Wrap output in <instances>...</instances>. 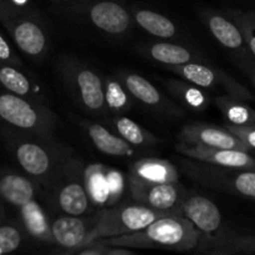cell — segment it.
Returning <instances> with one entry per match:
<instances>
[{
	"instance_id": "obj_15",
	"label": "cell",
	"mask_w": 255,
	"mask_h": 255,
	"mask_svg": "<svg viewBox=\"0 0 255 255\" xmlns=\"http://www.w3.org/2000/svg\"><path fill=\"white\" fill-rule=\"evenodd\" d=\"M179 142L186 144L214 147V148L237 149L251 152V149L233 136L224 127L214 126L206 122H191L182 126L177 134Z\"/></svg>"
},
{
	"instance_id": "obj_30",
	"label": "cell",
	"mask_w": 255,
	"mask_h": 255,
	"mask_svg": "<svg viewBox=\"0 0 255 255\" xmlns=\"http://www.w3.org/2000/svg\"><path fill=\"white\" fill-rule=\"evenodd\" d=\"M216 106L221 110L228 124L255 126V112L246 101H241L228 95L216 97Z\"/></svg>"
},
{
	"instance_id": "obj_2",
	"label": "cell",
	"mask_w": 255,
	"mask_h": 255,
	"mask_svg": "<svg viewBox=\"0 0 255 255\" xmlns=\"http://www.w3.org/2000/svg\"><path fill=\"white\" fill-rule=\"evenodd\" d=\"M199 231L184 217L169 214L151 222L139 231L101 239L105 244L129 249H163L192 252Z\"/></svg>"
},
{
	"instance_id": "obj_8",
	"label": "cell",
	"mask_w": 255,
	"mask_h": 255,
	"mask_svg": "<svg viewBox=\"0 0 255 255\" xmlns=\"http://www.w3.org/2000/svg\"><path fill=\"white\" fill-rule=\"evenodd\" d=\"M84 168L85 164L81 159L74 154L46 187L51 203L66 216L82 217L92 208L85 186Z\"/></svg>"
},
{
	"instance_id": "obj_6",
	"label": "cell",
	"mask_w": 255,
	"mask_h": 255,
	"mask_svg": "<svg viewBox=\"0 0 255 255\" xmlns=\"http://www.w3.org/2000/svg\"><path fill=\"white\" fill-rule=\"evenodd\" d=\"M179 164L188 178L207 188L249 199L255 197L254 171L218 166L188 157L179 159Z\"/></svg>"
},
{
	"instance_id": "obj_35",
	"label": "cell",
	"mask_w": 255,
	"mask_h": 255,
	"mask_svg": "<svg viewBox=\"0 0 255 255\" xmlns=\"http://www.w3.org/2000/svg\"><path fill=\"white\" fill-rule=\"evenodd\" d=\"M224 128L231 132L236 138L243 142L251 151L255 148V126H248V125H233L226 122Z\"/></svg>"
},
{
	"instance_id": "obj_18",
	"label": "cell",
	"mask_w": 255,
	"mask_h": 255,
	"mask_svg": "<svg viewBox=\"0 0 255 255\" xmlns=\"http://www.w3.org/2000/svg\"><path fill=\"white\" fill-rule=\"evenodd\" d=\"M94 224L95 217L87 219L79 216H66V214L57 217L50 222L54 244H57L65 249L64 254H71L72 252L87 243L89 234Z\"/></svg>"
},
{
	"instance_id": "obj_13",
	"label": "cell",
	"mask_w": 255,
	"mask_h": 255,
	"mask_svg": "<svg viewBox=\"0 0 255 255\" xmlns=\"http://www.w3.org/2000/svg\"><path fill=\"white\" fill-rule=\"evenodd\" d=\"M199 17L209 30L212 36L224 49L228 50L232 55H236L237 59L241 60L242 62H246V65H249V67L253 69L254 57L247 49L238 27L223 10L203 7L199 10Z\"/></svg>"
},
{
	"instance_id": "obj_24",
	"label": "cell",
	"mask_w": 255,
	"mask_h": 255,
	"mask_svg": "<svg viewBox=\"0 0 255 255\" xmlns=\"http://www.w3.org/2000/svg\"><path fill=\"white\" fill-rule=\"evenodd\" d=\"M132 20L139 27L159 39H173L178 35V26L166 15L147 7L133 6L129 10Z\"/></svg>"
},
{
	"instance_id": "obj_23",
	"label": "cell",
	"mask_w": 255,
	"mask_h": 255,
	"mask_svg": "<svg viewBox=\"0 0 255 255\" xmlns=\"http://www.w3.org/2000/svg\"><path fill=\"white\" fill-rule=\"evenodd\" d=\"M164 87L182 107L194 112H202L207 110L211 104V96L201 87L184 80H166Z\"/></svg>"
},
{
	"instance_id": "obj_10",
	"label": "cell",
	"mask_w": 255,
	"mask_h": 255,
	"mask_svg": "<svg viewBox=\"0 0 255 255\" xmlns=\"http://www.w3.org/2000/svg\"><path fill=\"white\" fill-rule=\"evenodd\" d=\"M116 77L128 91L133 101L156 116L171 121H177L184 117L186 111L183 107L176 104L171 97L162 94L157 86L142 75L127 70H120L117 71Z\"/></svg>"
},
{
	"instance_id": "obj_9",
	"label": "cell",
	"mask_w": 255,
	"mask_h": 255,
	"mask_svg": "<svg viewBox=\"0 0 255 255\" xmlns=\"http://www.w3.org/2000/svg\"><path fill=\"white\" fill-rule=\"evenodd\" d=\"M0 119L11 128L45 136H54L60 125V119L47 105L29 101L7 91L0 94Z\"/></svg>"
},
{
	"instance_id": "obj_27",
	"label": "cell",
	"mask_w": 255,
	"mask_h": 255,
	"mask_svg": "<svg viewBox=\"0 0 255 255\" xmlns=\"http://www.w3.org/2000/svg\"><path fill=\"white\" fill-rule=\"evenodd\" d=\"M129 174L149 182H177L179 173L176 166L167 159L161 158H141L134 162L129 169Z\"/></svg>"
},
{
	"instance_id": "obj_14",
	"label": "cell",
	"mask_w": 255,
	"mask_h": 255,
	"mask_svg": "<svg viewBox=\"0 0 255 255\" xmlns=\"http://www.w3.org/2000/svg\"><path fill=\"white\" fill-rule=\"evenodd\" d=\"M192 252L206 255H253L255 238L247 232L221 228L213 233L199 232Z\"/></svg>"
},
{
	"instance_id": "obj_36",
	"label": "cell",
	"mask_w": 255,
	"mask_h": 255,
	"mask_svg": "<svg viewBox=\"0 0 255 255\" xmlns=\"http://www.w3.org/2000/svg\"><path fill=\"white\" fill-rule=\"evenodd\" d=\"M54 2H69V1H75V0H51Z\"/></svg>"
},
{
	"instance_id": "obj_21",
	"label": "cell",
	"mask_w": 255,
	"mask_h": 255,
	"mask_svg": "<svg viewBox=\"0 0 255 255\" xmlns=\"http://www.w3.org/2000/svg\"><path fill=\"white\" fill-rule=\"evenodd\" d=\"M81 127L86 132L92 144L102 153L112 157H133L137 154L133 146L97 122L84 120L81 121Z\"/></svg>"
},
{
	"instance_id": "obj_26",
	"label": "cell",
	"mask_w": 255,
	"mask_h": 255,
	"mask_svg": "<svg viewBox=\"0 0 255 255\" xmlns=\"http://www.w3.org/2000/svg\"><path fill=\"white\" fill-rule=\"evenodd\" d=\"M21 214V222L27 236L32 239L44 243H54L50 229V222L46 213L37 203L36 198L31 199L27 203L19 207Z\"/></svg>"
},
{
	"instance_id": "obj_3",
	"label": "cell",
	"mask_w": 255,
	"mask_h": 255,
	"mask_svg": "<svg viewBox=\"0 0 255 255\" xmlns=\"http://www.w3.org/2000/svg\"><path fill=\"white\" fill-rule=\"evenodd\" d=\"M0 20L22 54L36 61L47 57L51 37L45 20L36 10L11 0H0Z\"/></svg>"
},
{
	"instance_id": "obj_20",
	"label": "cell",
	"mask_w": 255,
	"mask_h": 255,
	"mask_svg": "<svg viewBox=\"0 0 255 255\" xmlns=\"http://www.w3.org/2000/svg\"><path fill=\"white\" fill-rule=\"evenodd\" d=\"M139 52L147 59L164 66H178L189 62H207L203 55L183 45L168 41L147 42L139 47Z\"/></svg>"
},
{
	"instance_id": "obj_22",
	"label": "cell",
	"mask_w": 255,
	"mask_h": 255,
	"mask_svg": "<svg viewBox=\"0 0 255 255\" xmlns=\"http://www.w3.org/2000/svg\"><path fill=\"white\" fill-rule=\"evenodd\" d=\"M36 182L16 172H7L0 177V197L15 207H21L36 198Z\"/></svg>"
},
{
	"instance_id": "obj_7",
	"label": "cell",
	"mask_w": 255,
	"mask_h": 255,
	"mask_svg": "<svg viewBox=\"0 0 255 255\" xmlns=\"http://www.w3.org/2000/svg\"><path fill=\"white\" fill-rule=\"evenodd\" d=\"M169 214L174 213L157 211L137 202L121 204V206L115 204V206L101 208L95 216V224L89 234L87 243L97 239L111 238V237L139 231L148 226L151 222L156 221L157 218Z\"/></svg>"
},
{
	"instance_id": "obj_1",
	"label": "cell",
	"mask_w": 255,
	"mask_h": 255,
	"mask_svg": "<svg viewBox=\"0 0 255 255\" xmlns=\"http://www.w3.org/2000/svg\"><path fill=\"white\" fill-rule=\"evenodd\" d=\"M9 147L22 171L46 188L74 152L54 136L20 131L10 127Z\"/></svg>"
},
{
	"instance_id": "obj_29",
	"label": "cell",
	"mask_w": 255,
	"mask_h": 255,
	"mask_svg": "<svg viewBox=\"0 0 255 255\" xmlns=\"http://www.w3.org/2000/svg\"><path fill=\"white\" fill-rule=\"evenodd\" d=\"M104 80V99L106 111L114 116L126 114L133 106V100L124 85L117 77L105 76Z\"/></svg>"
},
{
	"instance_id": "obj_12",
	"label": "cell",
	"mask_w": 255,
	"mask_h": 255,
	"mask_svg": "<svg viewBox=\"0 0 255 255\" xmlns=\"http://www.w3.org/2000/svg\"><path fill=\"white\" fill-rule=\"evenodd\" d=\"M129 193L137 203L144 204L149 208L181 216L179 202L187 191L179 181L177 182H149L128 174Z\"/></svg>"
},
{
	"instance_id": "obj_32",
	"label": "cell",
	"mask_w": 255,
	"mask_h": 255,
	"mask_svg": "<svg viewBox=\"0 0 255 255\" xmlns=\"http://www.w3.org/2000/svg\"><path fill=\"white\" fill-rule=\"evenodd\" d=\"M134 249L122 248V247H114L105 244L101 239L90 242L81 248L76 249L71 254L77 255H131L134 254Z\"/></svg>"
},
{
	"instance_id": "obj_5",
	"label": "cell",
	"mask_w": 255,
	"mask_h": 255,
	"mask_svg": "<svg viewBox=\"0 0 255 255\" xmlns=\"http://www.w3.org/2000/svg\"><path fill=\"white\" fill-rule=\"evenodd\" d=\"M55 72L75 104L91 115L106 112L104 80L79 57L61 55L55 62Z\"/></svg>"
},
{
	"instance_id": "obj_33",
	"label": "cell",
	"mask_w": 255,
	"mask_h": 255,
	"mask_svg": "<svg viewBox=\"0 0 255 255\" xmlns=\"http://www.w3.org/2000/svg\"><path fill=\"white\" fill-rule=\"evenodd\" d=\"M106 177L107 183H109V207L115 206L117 202L124 196L125 188H126V178L120 171L114 168H110L106 166Z\"/></svg>"
},
{
	"instance_id": "obj_11",
	"label": "cell",
	"mask_w": 255,
	"mask_h": 255,
	"mask_svg": "<svg viewBox=\"0 0 255 255\" xmlns=\"http://www.w3.org/2000/svg\"><path fill=\"white\" fill-rule=\"evenodd\" d=\"M169 71L176 74L184 81H188L203 90H222L228 96L241 101H253L251 90L232 77L227 72L211 66L207 62H189L178 66H166Z\"/></svg>"
},
{
	"instance_id": "obj_34",
	"label": "cell",
	"mask_w": 255,
	"mask_h": 255,
	"mask_svg": "<svg viewBox=\"0 0 255 255\" xmlns=\"http://www.w3.org/2000/svg\"><path fill=\"white\" fill-rule=\"evenodd\" d=\"M22 243V233L14 226L0 227V254L11 253Z\"/></svg>"
},
{
	"instance_id": "obj_25",
	"label": "cell",
	"mask_w": 255,
	"mask_h": 255,
	"mask_svg": "<svg viewBox=\"0 0 255 255\" xmlns=\"http://www.w3.org/2000/svg\"><path fill=\"white\" fill-rule=\"evenodd\" d=\"M111 126L117 136L137 148H154L162 143L158 137L124 115L112 116Z\"/></svg>"
},
{
	"instance_id": "obj_4",
	"label": "cell",
	"mask_w": 255,
	"mask_h": 255,
	"mask_svg": "<svg viewBox=\"0 0 255 255\" xmlns=\"http://www.w3.org/2000/svg\"><path fill=\"white\" fill-rule=\"evenodd\" d=\"M54 11L71 21L90 25L111 36H125L132 29L129 10L117 0H75L56 2Z\"/></svg>"
},
{
	"instance_id": "obj_17",
	"label": "cell",
	"mask_w": 255,
	"mask_h": 255,
	"mask_svg": "<svg viewBox=\"0 0 255 255\" xmlns=\"http://www.w3.org/2000/svg\"><path fill=\"white\" fill-rule=\"evenodd\" d=\"M176 151L182 156L207 163L231 167V168L248 169V171L255 169V162L249 152L186 144L182 142L176 144Z\"/></svg>"
},
{
	"instance_id": "obj_31",
	"label": "cell",
	"mask_w": 255,
	"mask_h": 255,
	"mask_svg": "<svg viewBox=\"0 0 255 255\" xmlns=\"http://www.w3.org/2000/svg\"><path fill=\"white\" fill-rule=\"evenodd\" d=\"M223 11L233 20L236 26L244 40L247 49L251 55L255 57V14L252 10L244 11L234 7H224Z\"/></svg>"
},
{
	"instance_id": "obj_28",
	"label": "cell",
	"mask_w": 255,
	"mask_h": 255,
	"mask_svg": "<svg viewBox=\"0 0 255 255\" xmlns=\"http://www.w3.org/2000/svg\"><path fill=\"white\" fill-rule=\"evenodd\" d=\"M84 179L92 207L106 208L109 207V183L106 177V166L89 164L84 168Z\"/></svg>"
},
{
	"instance_id": "obj_19",
	"label": "cell",
	"mask_w": 255,
	"mask_h": 255,
	"mask_svg": "<svg viewBox=\"0 0 255 255\" xmlns=\"http://www.w3.org/2000/svg\"><path fill=\"white\" fill-rule=\"evenodd\" d=\"M0 85L10 94L29 101L46 105L47 99L39 80L30 74L26 67L0 61Z\"/></svg>"
},
{
	"instance_id": "obj_16",
	"label": "cell",
	"mask_w": 255,
	"mask_h": 255,
	"mask_svg": "<svg viewBox=\"0 0 255 255\" xmlns=\"http://www.w3.org/2000/svg\"><path fill=\"white\" fill-rule=\"evenodd\" d=\"M181 216L202 233H213L222 227V214L214 202L202 194L186 191L179 202Z\"/></svg>"
}]
</instances>
